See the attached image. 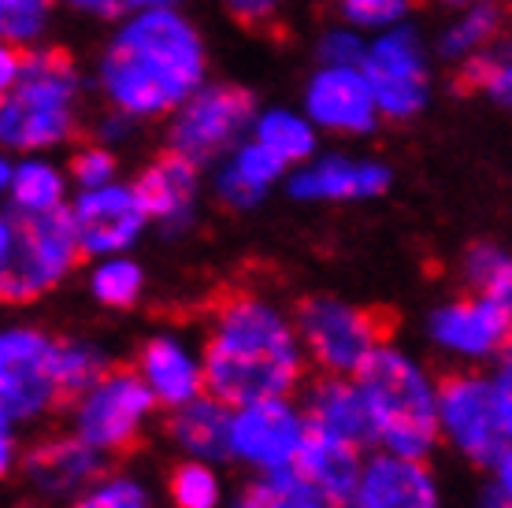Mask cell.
Here are the masks:
<instances>
[{
  "mask_svg": "<svg viewBox=\"0 0 512 508\" xmlns=\"http://www.w3.org/2000/svg\"><path fill=\"white\" fill-rule=\"evenodd\" d=\"M205 394L223 405L286 397L301 379V356L290 323L264 305L253 290L223 286L208 305L205 334Z\"/></svg>",
  "mask_w": 512,
  "mask_h": 508,
  "instance_id": "6da1fadb",
  "label": "cell"
},
{
  "mask_svg": "<svg viewBox=\"0 0 512 508\" xmlns=\"http://www.w3.org/2000/svg\"><path fill=\"white\" fill-rule=\"evenodd\" d=\"M205 78L201 38L182 15L153 8L108 45L101 64L104 93L127 115H164L190 101Z\"/></svg>",
  "mask_w": 512,
  "mask_h": 508,
  "instance_id": "7a4b0ae2",
  "label": "cell"
},
{
  "mask_svg": "<svg viewBox=\"0 0 512 508\" xmlns=\"http://www.w3.org/2000/svg\"><path fill=\"white\" fill-rule=\"evenodd\" d=\"M78 71L67 49H30L23 71L4 89L0 134L12 149L56 145L75 130Z\"/></svg>",
  "mask_w": 512,
  "mask_h": 508,
  "instance_id": "3957f363",
  "label": "cell"
},
{
  "mask_svg": "<svg viewBox=\"0 0 512 508\" xmlns=\"http://www.w3.org/2000/svg\"><path fill=\"white\" fill-rule=\"evenodd\" d=\"M357 382L379 442L401 457H427L442 427V412H438V390L427 386L420 368L386 345L357 371Z\"/></svg>",
  "mask_w": 512,
  "mask_h": 508,
  "instance_id": "277c9868",
  "label": "cell"
},
{
  "mask_svg": "<svg viewBox=\"0 0 512 508\" xmlns=\"http://www.w3.org/2000/svg\"><path fill=\"white\" fill-rule=\"evenodd\" d=\"M78 256H86L78 238L75 212L49 208V212H23L15 208L4 216V275L0 290L8 305H26L52 290L64 279Z\"/></svg>",
  "mask_w": 512,
  "mask_h": 508,
  "instance_id": "5b68a950",
  "label": "cell"
},
{
  "mask_svg": "<svg viewBox=\"0 0 512 508\" xmlns=\"http://www.w3.org/2000/svg\"><path fill=\"white\" fill-rule=\"evenodd\" d=\"M297 331L312 364L327 375H357L397 331L394 308H357L331 297H308L297 305Z\"/></svg>",
  "mask_w": 512,
  "mask_h": 508,
  "instance_id": "8992f818",
  "label": "cell"
},
{
  "mask_svg": "<svg viewBox=\"0 0 512 508\" xmlns=\"http://www.w3.org/2000/svg\"><path fill=\"white\" fill-rule=\"evenodd\" d=\"M153 386L141 368H104L90 394L78 401V434L112 457H130L141 445V420L153 408Z\"/></svg>",
  "mask_w": 512,
  "mask_h": 508,
  "instance_id": "52a82bcc",
  "label": "cell"
},
{
  "mask_svg": "<svg viewBox=\"0 0 512 508\" xmlns=\"http://www.w3.org/2000/svg\"><path fill=\"white\" fill-rule=\"evenodd\" d=\"M56 345L38 331H8L0 345V401L4 420H34L49 408H64Z\"/></svg>",
  "mask_w": 512,
  "mask_h": 508,
  "instance_id": "ba28073f",
  "label": "cell"
},
{
  "mask_svg": "<svg viewBox=\"0 0 512 508\" xmlns=\"http://www.w3.org/2000/svg\"><path fill=\"white\" fill-rule=\"evenodd\" d=\"M438 412H442V427L475 464H498L505 457L509 434L494 401V382L446 371L438 379Z\"/></svg>",
  "mask_w": 512,
  "mask_h": 508,
  "instance_id": "9c48e42d",
  "label": "cell"
},
{
  "mask_svg": "<svg viewBox=\"0 0 512 508\" xmlns=\"http://www.w3.org/2000/svg\"><path fill=\"white\" fill-rule=\"evenodd\" d=\"M253 112V93L242 86L219 82V86L197 89L171 127V149L186 153L193 164H205L242 134Z\"/></svg>",
  "mask_w": 512,
  "mask_h": 508,
  "instance_id": "30bf717a",
  "label": "cell"
},
{
  "mask_svg": "<svg viewBox=\"0 0 512 508\" xmlns=\"http://www.w3.org/2000/svg\"><path fill=\"white\" fill-rule=\"evenodd\" d=\"M364 75L375 89V101L390 119H409L427 97L423 49L412 30H390L364 52Z\"/></svg>",
  "mask_w": 512,
  "mask_h": 508,
  "instance_id": "8fae6325",
  "label": "cell"
},
{
  "mask_svg": "<svg viewBox=\"0 0 512 508\" xmlns=\"http://www.w3.org/2000/svg\"><path fill=\"white\" fill-rule=\"evenodd\" d=\"M305 420L282 397L253 401L234 416V453L253 460L256 468L282 471L297 457Z\"/></svg>",
  "mask_w": 512,
  "mask_h": 508,
  "instance_id": "7c38bea8",
  "label": "cell"
},
{
  "mask_svg": "<svg viewBox=\"0 0 512 508\" xmlns=\"http://www.w3.org/2000/svg\"><path fill=\"white\" fill-rule=\"evenodd\" d=\"M431 334L457 353H509L512 308L487 293H468L461 301L438 308Z\"/></svg>",
  "mask_w": 512,
  "mask_h": 508,
  "instance_id": "4fadbf2b",
  "label": "cell"
},
{
  "mask_svg": "<svg viewBox=\"0 0 512 508\" xmlns=\"http://www.w3.org/2000/svg\"><path fill=\"white\" fill-rule=\"evenodd\" d=\"M78 223V238L86 256L93 253H116L123 245H130L138 238V230L149 219V208L141 204L134 186H97L78 197V204L71 208Z\"/></svg>",
  "mask_w": 512,
  "mask_h": 508,
  "instance_id": "5bb4252c",
  "label": "cell"
},
{
  "mask_svg": "<svg viewBox=\"0 0 512 508\" xmlns=\"http://www.w3.org/2000/svg\"><path fill=\"white\" fill-rule=\"evenodd\" d=\"M357 449V442H349L342 434L305 420V434H301V445H297V457L290 468L308 486H316L327 505H349L360 486Z\"/></svg>",
  "mask_w": 512,
  "mask_h": 508,
  "instance_id": "9a60e30c",
  "label": "cell"
},
{
  "mask_svg": "<svg viewBox=\"0 0 512 508\" xmlns=\"http://www.w3.org/2000/svg\"><path fill=\"white\" fill-rule=\"evenodd\" d=\"M375 108L379 101H375L372 82L357 67H327L308 86V112L331 130H346V134L372 130Z\"/></svg>",
  "mask_w": 512,
  "mask_h": 508,
  "instance_id": "2e32d148",
  "label": "cell"
},
{
  "mask_svg": "<svg viewBox=\"0 0 512 508\" xmlns=\"http://www.w3.org/2000/svg\"><path fill=\"white\" fill-rule=\"evenodd\" d=\"M97 453H101V449H93L82 434H78V438H49V442L34 445V449L26 453L23 471L41 494H49V497L78 494L82 486L97 483L104 475V464Z\"/></svg>",
  "mask_w": 512,
  "mask_h": 508,
  "instance_id": "e0dca14e",
  "label": "cell"
},
{
  "mask_svg": "<svg viewBox=\"0 0 512 508\" xmlns=\"http://www.w3.org/2000/svg\"><path fill=\"white\" fill-rule=\"evenodd\" d=\"M357 508H438L435 483L416 457H375L360 475Z\"/></svg>",
  "mask_w": 512,
  "mask_h": 508,
  "instance_id": "ac0fdd59",
  "label": "cell"
},
{
  "mask_svg": "<svg viewBox=\"0 0 512 508\" xmlns=\"http://www.w3.org/2000/svg\"><path fill=\"white\" fill-rule=\"evenodd\" d=\"M305 420L320 423V427L342 434V438H349V442L357 445H368L379 438L360 382H349L346 375H327V371H320V379L308 386Z\"/></svg>",
  "mask_w": 512,
  "mask_h": 508,
  "instance_id": "d6986e66",
  "label": "cell"
},
{
  "mask_svg": "<svg viewBox=\"0 0 512 508\" xmlns=\"http://www.w3.org/2000/svg\"><path fill=\"white\" fill-rule=\"evenodd\" d=\"M193 186H197V164L179 149H167L145 167L134 182L141 204L149 208V216L164 219L171 227H179L190 216Z\"/></svg>",
  "mask_w": 512,
  "mask_h": 508,
  "instance_id": "ffe728a7",
  "label": "cell"
},
{
  "mask_svg": "<svg viewBox=\"0 0 512 508\" xmlns=\"http://www.w3.org/2000/svg\"><path fill=\"white\" fill-rule=\"evenodd\" d=\"M231 405H223L212 394H197L193 401L179 405L167 416V431L175 434L186 449H193L197 457H231L234 453V420Z\"/></svg>",
  "mask_w": 512,
  "mask_h": 508,
  "instance_id": "44dd1931",
  "label": "cell"
},
{
  "mask_svg": "<svg viewBox=\"0 0 512 508\" xmlns=\"http://www.w3.org/2000/svg\"><path fill=\"white\" fill-rule=\"evenodd\" d=\"M138 368L153 386L156 401H164L167 408L186 405L205 390V368H197L190 356L167 338H153L141 349Z\"/></svg>",
  "mask_w": 512,
  "mask_h": 508,
  "instance_id": "7402d4cb",
  "label": "cell"
},
{
  "mask_svg": "<svg viewBox=\"0 0 512 508\" xmlns=\"http://www.w3.org/2000/svg\"><path fill=\"white\" fill-rule=\"evenodd\" d=\"M449 86H453V93H461V97L487 93V97L512 108V30L501 34L487 49L457 60V71L449 78Z\"/></svg>",
  "mask_w": 512,
  "mask_h": 508,
  "instance_id": "603a6c76",
  "label": "cell"
},
{
  "mask_svg": "<svg viewBox=\"0 0 512 508\" xmlns=\"http://www.w3.org/2000/svg\"><path fill=\"white\" fill-rule=\"evenodd\" d=\"M294 197H372L386 190V171L372 164H346V160H323L308 167L290 182Z\"/></svg>",
  "mask_w": 512,
  "mask_h": 508,
  "instance_id": "cb8c5ba5",
  "label": "cell"
},
{
  "mask_svg": "<svg viewBox=\"0 0 512 508\" xmlns=\"http://www.w3.org/2000/svg\"><path fill=\"white\" fill-rule=\"evenodd\" d=\"M509 30H512V0H475V4H468L464 19H457L446 30L438 52L446 60H464V56L494 45Z\"/></svg>",
  "mask_w": 512,
  "mask_h": 508,
  "instance_id": "d4e9b609",
  "label": "cell"
},
{
  "mask_svg": "<svg viewBox=\"0 0 512 508\" xmlns=\"http://www.w3.org/2000/svg\"><path fill=\"white\" fill-rule=\"evenodd\" d=\"M231 508H327L323 494L308 486L294 468L271 471L268 479L245 486Z\"/></svg>",
  "mask_w": 512,
  "mask_h": 508,
  "instance_id": "484cf974",
  "label": "cell"
},
{
  "mask_svg": "<svg viewBox=\"0 0 512 508\" xmlns=\"http://www.w3.org/2000/svg\"><path fill=\"white\" fill-rule=\"evenodd\" d=\"M464 279L475 293L498 297L512 308V256L494 249V245L479 242L464 253Z\"/></svg>",
  "mask_w": 512,
  "mask_h": 508,
  "instance_id": "4316f807",
  "label": "cell"
},
{
  "mask_svg": "<svg viewBox=\"0 0 512 508\" xmlns=\"http://www.w3.org/2000/svg\"><path fill=\"white\" fill-rule=\"evenodd\" d=\"M56 371H60V397L64 405H78L104 375V360L90 345L60 342L56 345Z\"/></svg>",
  "mask_w": 512,
  "mask_h": 508,
  "instance_id": "83f0119b",
  "label": "cell"
},
{
  "mask_svg": "<svg viewBox=\"0 0 512 508\" xmlns=\"http://www.w3.org/2000/svg\"><path fill=\"white\" fill-rule=\"evenodd\" d=\"M8 186H12L15 208H23V212H49V208H56L60 197H64L60 175H56L49 164H23L12 175Z\"/></svg>",
  "mask_w": 512,
  "mask_h": 508,
  "instance_id": "f1b7e54d",
  "label": "cell"
},
{
  "mask_svg": "<svg viewBox=\"0 0 512 508\" xmlns=\"http://www.w3.org/2000/svg\"><path fill=\"white\" fill-rule=\"evenodd\" d=\"M256 138L271 145L275 153L290 164V160H305L312 149H316V138H312V130H308L305 119H297L290 112H271L260 119V127H256Z\"/></svg>",
  "mask_w": 512,
  "mask_h": 508,
  "instance_id": "f546056e",
  "label": "cell"
},
{
  "mask_svg": "<svg viewBox=\"0 0 512 508\" xmlns=\"http://www.w3.org/2000/svg\"><path fill=\"white\" fill-rule=\"evenodd\" d=\"M167 494H171L175 508H216L219 486L216 475L201 464H179L167 479Z\"/></svg>",
  "mask_w": 512,
  "mask_h": 508,
  "instance_id": "4dcf8cb0",
  "label": "cell"
},
{
  "mask_svg": "<svg viewBox=\"0 0 512 508\" xmlns=\"http://www.w3.org/2000/svg\"><path fill=\"white\" fill-rule=\"evenodd\" d=\"M52 12V0H0V26H4V41L26 45L45 30Z\"/></svg>",
  "mask_w": 512,
  "mask_h": 508,
  "instance_id": "1f68e13d",
  "label": "cell"
},
{
  "mask_svg": "<svg viewBox=\"0 0 512 508\" xmlns=\"http://www.w3.org/2000/svg\"><path fill=\"white\" fill-rule=\"evenodd\" d=\"M231 19L249 34L260 38H282L286 19H282V0H223Z\"/></svg>",
  "mask_w": 512,
  "mask_h": 508,
  "instance_id": "d6a6232c",
  "label": "cell"
},
{
  "mask_svg": "<svg viewBox=\"0 0 512 508\" xmlns=\"http://www.w3.org/2000/svg\"><path fill=\"white\" fill-rule=\"evenodd\" d=\"M93 293L101 297L104 305L112 308H130L141 293V271L127 260H116V264H104L93 279Z\"/></svg>",
  "mask_w": 512,
  "mask_h": 508,
  "instance_id": "836d02e7",
  "label": "cell"
},
{
  "mask_svg": "<svg viewBox=\"0 0 512 508\" xmlns=\"http://www.w3.org/2000/svg\"><path fill=\"white\" fill-rule=\"evenodd\" d=\"M234 171L242 178H249L253 186H260V190H268V182H275V178L282 175V167H286V160H282L271 145H264V141L256 138L253 145H245L242 153L234 156Z\"/></svg>",
  "mask_w": 512,
  "mask_h": 508,
  "instance_id": "e575fe53",
  "label": "cell"
},
{
  "mask_svg": "<svg viewBox=\"0 0 512 508\" xmlns=\"http://www.w3.org/2000/svg\"><path fill=\"white\" fill-rule=\"evenodd\" d=\"M116 171V160L104 145H82L75 156H71V175H75L78 186L86 190H97V186H108V178Z\"/></svg>",
  "mask_w": 512,
  "mask_h": 508,
  "instance_id": "d590c367",
  "label": "cell"
},
{
  "mask_svg": "<svg viewBox=\"0 0 512 508\" xmlns=\"http://www.w3.org/2000/svg\"><path fill=\"white\" fill-rule=\"evenodd\" d=\"M412 0H338V8L353 26H386L409 12Z\"/></svg>",
  "mask_w": 512,
  "mask_h": 508,
  "instance_id": "8d00e7d4",
  "label": "cell"
},
{
  "mask_svg": "<svg viewBox=\"0 0 512 508\" xmlns=\"http://www.w3.org/2000/svg\"><path fill=\"white\" fill-rule=\"evenodd\" d=\"M75 508H149L145 505V494L138 486L127 483V479H116V483L97 486L93 494L78 497Z\"/></svg>",
  "mask_w": 512,
  "mask_h": 508,
  "instance_id": "74e56055",
  "label": "cell"
},
{
  "mask_svg": "<svg viewBox=\"0 0 512 508\" xmlns=\"http://www.w3.org/2000/svg\"><path fill=\"white\" fill-rule=\"evenodd\" d=\"M364 45L353 30H331L320 41V60H327V67H357L364 64Z\"/></svg>",
  "mask_w": 512,
  "mask_h": 508,
  "instance_id": "f35d334b",
  "label": "cell"
},
{
  "mask_svg": "<svg viewBox=\"0 0 512 508\" xmlns=\"http://www.w3.org/2000/svg\"><path fill=\"white\" fill-rule=\"evenodd\" d=\"M260 193H264V190H260V186H253L249 178L238 175L234 167H227V171H223V178H219V197H223L227 204H234V208H249V204H256V201H260Z\"/></svg>",
  "mask_w": 512,
  "mask_h": 508,
  "instance_id": "ab89813d",
  "label": "cell"
},
{
  "mask_svg": "<svg viewBox=\"0 0 512 508\" xmlns=\"http://www.w3.org/2000/svg\"><path fill=\"white\" fill-rule=\"evenodd\" d=\"M494 401H498L505 434L512 438V349L501 353V368H498V375H494Z\"/></svg>",
  "mask_w": 512,
  "mask_h": 508,
  "instance_id": "60d3db41",
  "label": "cell"
},
{
  "mask_svg": "<svg viewBox=\"0 0 512 508\" xmlns=\"http://www.w3.org/2000/svg\"><path fill=\"white\" fill-rule=\"evenodd\" d=\"M71 4H78V8H86V12L104 15V19H112V15H119L123 8H130L127 0H71Z\"/></svg>",
  "mask_w": 512,
  "mask_h": 508,
  "instance_id": "b9f144b4",
  "label": "cell"
},
{
  "mask_svg": "<svg viewBox=\"0 0 512 508\" xmlns=\"http://www.w3.org/2000/svg\"><path fill=\"white\" fill-rule=\"evenodd\" d=\"M498 486L512 497V445L505 449V457L498 460Z\"/></svg>",
  "mask_w": 512,
  "mask_h": 508,
  "instance_id": "7bdbcfd3",
  "label": "cell"
},
{
  "mask_svg": "<svg viewBox=\"0 0 512 508\" xmlns=\"http://www.w3.org/2000/svg\"><path fill=\"white\" fill-rule=\"evenodd\" d=\"M483 508H512V497L505 494V490H501V486H498V490H490V494H487V501H483Z\"/></svg>",
  "mask_w": 512,
  "mask_h": 508,
  "instance_id": "ee69618b",
  "label": "cell"
},
{
  "mask_svg": "<svg viewBox=\"0 0 512 508\" xmlns=\"http://www.w3.org/2000/svg\"><path fill=\"white\" fill-rule=\"evenodd\" d=\"M130 8H160V4H167V0H127Z\"/></svg>",
  "mask_w": 512,
  "mask_h": 508,
  "instance_id": "f6af8a7d",
  "label": "cell"
},
{
  "mask_svg": "<svg viewBox=\"0 0 512 508\" xmlns=\"http://www.w3.org/2000/svg\"><path fill=\"white\" fill-rule=\"evenodd\" d=\"M442 4H453V8H464V4H475V0H442Z\"/></svg>",
  "mask_w": 512,
  "mask_h": 508,
  "instance_id": "bcb514c9",
  "label": "cell"
},
{
  "mask_svg": "<svg viewBox=\"0 0 512 508\" xmlns=\"http://www.w3.org/2000/svg\"><path fill=\"white\" fill-rule=\"evenodd\" d=\"M23 508H34V505H23Z\"/></svg>",
  "mask_w": 512,
  "mask_h": 508,
  "instance_id": "7dc6e473",
  "label": "cell"
}]
</instances>
